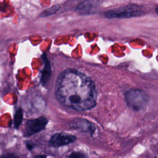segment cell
Listing matches in <instances>:
<instances>
[{
  "label": "cell",
  "mask_w": 158,
  "mask_h": 158,
  "mask_svg": "<svg viewBox=\"0 0 158 158\" xmlns=\"http://www.w3.org/2000/svg\"><path fill=\"white\" fill-rule=\"evenodd\" d=\"M55 95L61 104L78 111L90 110L96 104L94 83L87 75L74 69H66L59 75Z\"/></svg>",
  "instance_id": "cell-1"
},
{
  "label": "cell",
  "mask_w": 158,
  "mask_h": 158,
  "mask_svg": "<svg viewBox=\"0 0 158 158\" xmlns=\"http://www.w3.org/2000/svg\"><path fill=\"white\" fill-rule=\"evenodd\" d=\"M127 106L135 111H140L146 107L149 98L148 94L139 89H131L125 93Z\"/></svg>",
  "instance_id": "cell-2"
},
{
  "label": "cell",
  "mask_w": 158,
  "mask_h": 158,
  "mask_svg": "<svg viewBox=\"0 0 158 158\" xmlns=\"http://www.w3.org/2000/svg\"><path fill=\"white\" fill-rule=\"evenodd\" d=\"M143 14L144 11L140 6L131 4L107 10L104 13V15L108 19H123L140 16Z\"/></svg>",
  "instance_id": "cell-3"
},
{
  "label": "cell",
  "mask_w": 158,
  "mask_h": 158,
  "mask_svg": "<svg viewBox=\"0 0 158 158\" xmlns=\"http://www.w3.org/2000/svg\"><path fill=\"white\" fill-rule=\"evenodd\" d=\"M48 123V120L44 116L29 119L26 122L24 136L30 137L44 130Z\"/></svg>",
  "instance_id": "cell-4"
},
{
  "label": "cell",
  "mask_w": 158,
  "mask_h": 158,
  "mask_svg": "<svg viewBox=\"0 0 158 158\" xmlns=\"http://www.w3.org/2000/svg\"><path fill=\"white\" fill-rule=\"evenodd\" d=\"M76 139L77 137L75 135L65 133H56L51 136L48 144L51 147L57 148L71 144Z\"/></svg>",
  "instance_id": "cell-5"
},
{
  "label": "cell",
  "mask_w": 158,
  "mask_h": 158,
  "mask_svg": "<svg viewBox=\"0 0 158 158\" xmlns=\"http://www.w3.org/2000/svg\"><path fill=\"white\" fill-rule=\"evenodd\" d=\"M69 127L74 130H77L83 132H88L91 136H94L96 130L95 124L85 118H81L73 119L70 122Z\"/></svg>",
  "instance_id": "cell-6"
},
{
  "label": "cell",
  "mask_w": 158,
  "mask_h": 158,
  "mask_svg": "<svg viewBox=\"0 0 158 158\" xmlns=\"http://www.w3.org/2000/svg\"><path fill=\"white\" fill-rule=\"evenodd\" d=\"M99 4V0H85L77 6L76 10L83 14H89V12L94 11Z\"/></svg>",
  "instance_id": "cell-7"
},
{
  "label": "cell",
  "mask_w": 158,
  "mask_h": 158,
  "mask_svg": "<svg viewBox=\"0 0 158 158\" xmlns=\"http://www.w3.org/2000/svg\"><path fill=\"white\" fill-rule=\"evenodd\" d=\"M44 58V57H43ZM44 59H45L44 62V68L43 71V74H42V78H41V82L43 85H46L49 77H50V73H51V70H50V65L49 63L48 62V60H47L46 57H44Z\"/></svg>",
  "instance_id": "cell-8"
},
{
  "label": "cell",
  "mask_w": 158,
  "mask_h": 158,
  "mask_svg": "<svg viewBox=\"0 0 158 158\" xmlns=\"http://www.w3.org/2000/svg\"><path fill=\"white\" fill-rule=\"evenodd\" d=\"M23 110L19 108L15 112L14 115V127L15 129H18L20 126L23 120Z\"/></svg>",
  "instance_id": "cell-9"
},
{
  "label": "cell",
  "mask_w": 158,
  "mask_h": 158,
  "mask_svg": "<svg viewBox=\"0 0 158 158\" xmlns=\"http://www.w3.org/2000/svg\"><path fill=\"white\" fill-rule=\"evenodd\" d=\"M60 9V6L59 4L54 5L49 8H48L45 10H44L40 15V17H46L49 15H51L52 14H55L59 9Z\"/></svg>",
  "instance_id": "cell-10"
},
{
  "label": "cell",
  "mask_w": 158,
  "mask_h": 158,
  "mask_svg": "<svg viewBox=\"0 0 158 158\" xmlns=\"http://www.w3.org/2000/svg\"><path fill=\"white\" fill-rule=\"evenodd\" d=\"M69 158H88L86 154L81 151H72L69 156Z\"/></svg>",
  "instance_id": "cell-11"
},
{
  "label": "cell",
  "mask_w": 158,
  "mask_h": 158,
  "mask_svg": "<svg viewBox=\"0 0 158 158\" xmlns=\"http://www.w3.org/2000/svg\"><path fill=\"white\" fill-rule=\"evenodd\" d=\"M0 158H20V157L12 153H6L1 156Z\"/></svg>",
  "instance_id": "cell-12"
},
{
  "label": "cell",
  "mask_w": 158,
  "mask_h": 158,
  "mask_svg": "<svg viewBox=\"0 0 158 158\" xmlns=\"http://www.w3.org/2000/svg\"><path fill=\"white\" fill-rule=\"evenodd\" d=\"M26 147L28 149V150L29 151H31L33 150L35 147V144L31 142H30V141H27L26 142Z\"/></svg>",
  "instance_id": "cell-13"
},
{
  "label": "cell",
  "mask_w": 158,
  "mask_h": 158,
  "mask_svg": "<svg viewBox=\"0 0 158 158\" xmlns=\"http://www.w3.org/2000/svg\"><path fill=\"white\" fill-rule=\"evenodd\" d=\"M33 158H47L46 155L44 154H38L33 156Z\"/></svg>",
  "instance_id": "cell-14"
}]
</instances>
